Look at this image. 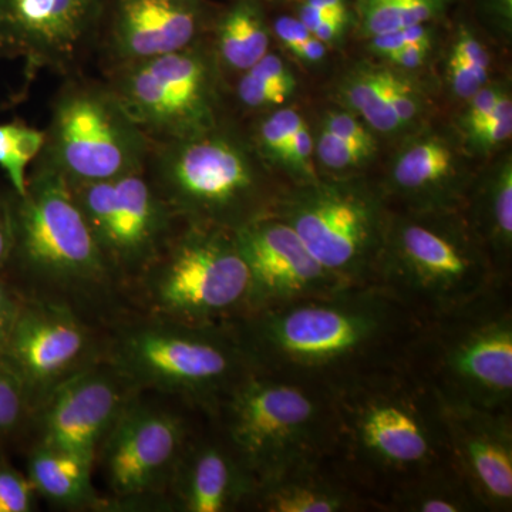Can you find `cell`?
<instances>
[{"instance_id": "obj_14", "label": "cell", "mask_w": 512, "mask_h": 512, "mask_svg": "<svg viewBox=\"0 0 512 512\" xmlns=\"http://www.w3.org/2000/svg\"><path fill=\"white\" fill-rule=\"evenodd\" d=\"M107 0H0V57L22 60L29 80L83 72Z\"/></svg>"}, {"instance_id": "obj_22", "label": "cell", "mask_w": 512, "mask_h": 512, "mask_svg": "<svg viewBox=\"0 0 512 512\" xmlns=\"http://www.w3.org/2000/svg\"><path fill=\"white\" fill-rule=\"evenodd\" d=\"M248 503L266 512H345L356 497L346 485L323 473L320 463L292 468L258 484Z\"/></svg>"}, {"instance_id": "obj_52", "label": "cell", "mask_w": 512, "mask_h": 512, "mask_svg": "<svg viewBox=\"0 0 512 512\" xmlns=\"http://www.w3.org/2000/svg\"><path fill=\"white\" fill-rule=\"evenodd\" d=\"M329 18H339V16L329 15V13L323 12V10L315 8V6L309 5L306 2H303L302 8L299 9V20L311 33L318 28L320 23L325 22Z\"/></svg>"}, {"instance_id": "obj_5", "label": "cell", "mask_w": 512, "mask_h": 512, "mask_svg": "<svg viewBox=\"0 0 512 512\" xmlns=\"http://www.w3.org/2000/svg\"><path fill=\"white\" fill-rule=\"evenodd\" d=\"M404 362L437 396L511 409L512 315L503 288L456 311L420 319Z\"/></svg>"}, {"instance_id": "obj_45", "label": "cell", "mask_w": 512, "mask_h": 512, "mask_svg": "<svg viewBox=\"0 0 512 512\" xmlns=\"http://www.w3.org/2000/svg\"><path fill=\"white\" fill-rule=\"evenodd\" d=\"M453 55L460 57L463 62L470 64L478 72L488 74L490 57L480 43L474 37L463 35L454 46Z\"/></svg>"}, {"instance_id": "obj_30", "label": "cell", "mask_w": 512, "mask_h": 512, "mask_svg": "<svg viewBox=\"0 0 512 512\" xmlns=\"http://www.w3.org/2000/svg\"><path fill=\"white\" fill-rule=\"evenodd\" d=\"M490 238L498 248L507 249L512 242V170L505 165L495 181L488 201Z\"/></svg>"}, {"instance_id": "obj_36", "label": "cell", "mask_w": 512, "mask_h": 512, "mask_svg": "<svg viewBox=\"0 0 512 512\" xmlns=\"http://www.w3.org/2000/svg\"><path fill=\"white\" fill-rule=\"evenodd\" d=\"M512 133V103L510 97L501 94L493 113L487 121L478 128L473 137L484 146H497L511 137Z\"/></svg>"}, {"instance_id": "obj_41", "label": "cell", "mask_w": 512, "mask_h": 512, "mask_svg": "<svg viewBox=\"0 0 512 512\" xmlns=\"http://www.w3.org/2000/svg\"><path fill=\"white\" fill-rule=\"evenodd\" d=\"M325 130L343 138V140L350 141V143L359 144V146L369 148V150H375V141H373L372 134L359 121L349 116V114H332L329 117L328 123H326Z\"/></svg>"}, {"instance_id": "obj_25", "label": "cell", "mask_w": 512, "mask_h": 512, "mask_svg": "<svg viewBox=\"0 0 512 512\" xmlns=\"http://www.w3.org/2000/svg\"><path fill=\"white\" fill-rule=\"evenodd\" d=\"M389 500V507L394 511H484L453 466L430 471L399 485L390 491Z\"/></svg>"}, {"instance_id": "obj_32", "label": "cell", "mask_w": 512, "mask_h": 512, "mask_svg": "<svg viewBox=\"0 0 512 512\" xmlns=\"http://www.w3.org/2000/svg\"><path fill=\"white\" fill-rule=\"evenodd\" d=\"M235 96L244 109L264 110L266 107L285 103L291 93L247 70L238 76L235 83Z\"/></svg>"}, {"instance_id": "obj_47", "label": "cell", "mask_w": 512, "mask_h": 512, "mask_svg": "<svg viewBox=\"0 0 512 512\" xmlns=\"http://www.w3.org/2000/svg\"><path fill=\"white\" fill-rule=\"evenodd\" d=\"M437 10V0H400L402 26L423 25L433 18Z\"/></svg>"}, {"instance_id": "obj_15", "label": "cell", "mask_w": 512, "mask_h": 512, "mask_svg": "<svg viewBox=\"0 0 512 512\" xmlns=\"http://www.w3.org/2000/svg\"><path fill=\"white\" fill-rule=\"evenodd\" d=\"M185 447L180 417L130 402L101 443L96 461L117 503H140L167 490Z\"/></svg>"}, {"instance_id": "obj_46", "label": "cell", "mask_w": 512, "mask_h": 512, "mask_svg": "<svg viewBox=\"0 0 512 512\" xmlns=\"http://www.w3.org/2000/svg\"><path fill=\"white\" fill-rule=\"evenodd\" d=\"M274 32L275 36L278 37L291 52L312 36V33L303 25L301 20L286 18V16L275 20Z\"/></svg>"}, {"instance_id": "obj_9", "label": "cell", "mask_w": 512, "mask_h": 512, "mask_svg": "<svg viewBox=\"0 0 512 512\" xmlns=\"http://www.w3.org/2000/svg\"><path fill=\"white\" fill-rule=\"evenodd\" d=\"M151 140L103 77H63L50 103L45 144L32 167L67 184L97 183L146 170Z\"/></svg>"}, {"instance_id": "obj_8", "label": "cell", "mask_w": 512, "mask_h": 512, "mask_svg": "<svg viewBox=\"0 0 512 512\" xmlns=\"http://www.w3.org/2000/svg\"><path fill=\"white\" fill-rule=\"evenodd\" d=\"M134 284L154 318L214 326L249 313L251 274L229 229L181 225Z\"/></svg>"}, {"instance_id": "obj_16", "label": "cell", "mask_w": 512, "mask_h": 512, "mask_svg": "<svg viewBox=\"0 0 512 512\" xmlns=\"http://www.w3.org/2000/svg\"><path fill=\"white\" fill-rule=\"evenodd\" d=\"M94 350L73 306L25 296L2 359L25 384L35 414L60 383L96 363Z\"/></svg>"}, {"instance_id": "obj_21", "label": "cell", "mask_w": 512, "mask_h": 512, "mask_svg": "<svg viewBox=\"0 0 512 512\" xmlns=\"http://www.w3.org/2000/svg\"><path fill=\"white\" fill-rule=\"evenodd\" d=\"M168 490L185 512H227L248 504L255 483L231 448L197 443L185 447Z\"/></svg>"}, {"instance_id": "obj_13", "label": "cell", "mask_w": 512, "mask_h": 512, "mask_svg": "<svg viewBox=\"0 0 512 512\" xmlns=\"http://www.w3.org/2000/svg\"><path fill=\"white\" fill-rule=\"evenodd\" d=\"M320 265L346 285H366L384 239L382 211L372 195L345 187L302 192L281 210Z\"/></svg>"}, {"instance_id": "obj_10", "label": "cell", "mask_w": 512, "mask_h": 512, "mask_svg": "<svg viewBox=\"0 0 512 512\" xmlns=\"http://www.w3.org/2000/svg\"><path fill=\"white\" fill-rule=\"evenodd\" d=\"M370 284L402 302L417 318L456 311L497 288L483 256L454 229L429 221L400 222L384 234Z\"/></svg>"}, {"instance_id": "obj_17", "label": "cell", "mask_w": 512, "mask_h": 512, "mask_svg": "<svg viewBox=\"0 0 512 512\" xmlns=\"http://www.w3.org/2000/svg\"><path fill=\"white\" fill-rule=\"evenodd\" d=\"M134 387L110 363L84 367L60 383L37 407V440L96 463L101 443L131 402Z\"/></svg>"}, {"instance_id": "obj_53", "label": "cell", "mask_w": 512, "mask_h": 512, "mask_svg": "<svg viewBox=\"0 0 512 512\" xmlns=\"http://www.w3.org/2000/svg\"><path fill=\"white\" fill-rule=\"evenodd\" d=\"M406 45H421L430 47V33L423 25H413L403 28Z\"/></svg>"}, {"instance_id": "obj_38", "label": "cell", "mask_w": 512, "mask_h": 512, "mask_svg": "<svg viewBox=\"0 0 512 512\" xmlns=\"http://www.w3.org/2000/svg\"><path fill=\"white\" fill-rule=\"evenodd\" d=\"M25 295L5 275H0V359L18 319Z\"/></svg>"}, {"instance_id": "obj_20", "label": "cell", "mask_w": 512, "mask_h": 512, "mask_svg": "<svg viewBox=\"0 0 512 512\" xmlns=\"http://www.w3.org/2000/svg\"><path fill=\"white\" fill-rule=\"evenodd\" d=\"M251 274L249 313L350 286L326 271L274 212L235 231Z\"/></svg>"}, {"instance_id": "obj_37", "label": "cell", "mask_w": 512, "mask_h": 512, "mask_svg": "<svg viewBox=\"0 0 512 512\" xmlns=\"http://www.w3.org/2000/svg\"><path fill=\"white\" fill-rule=\"evenodd\" d=\"M380 76H382L384 96L389 101L397 120L400 124L409 123L419 109L413 90L410 89L409 84L386 70H382Z\"/></svg>"}, {"instance_id": "obj_26", "label": "cell", "mask_w": 512, "mask_h": 512, "mask_svg": "<svg viewBox=\"0 0 512 512\" xmlns=\"http://www.w3.org/2000/svg\"><path fill=\"white\" fill-rule=\"evenodd\" d=\"M43 144L45 130L29 126L22 120L0 123V170L16 194H25L29 168L35 163Z\"/></svg>"}, {"instance_id": "obj_1", "label": "cell", "mask_w": 512, "mask_h": 512, "mask_svg": "<svg viewBox=\"0 0 512 512\" xmlns=\"http://www.w3.org/2000/svg\"><path fill=\"white\" fill-rule=\"evenodd\" d=\"M420 318L379 285H350L232 322L256 370L326 387L403 359Z\"/></svg>"}, {"instance_id": "obj_18", "label": "cell", "mask_w": 512, "mask_h": 512, "mask_svg": "<svg viewBox=\"0 0 512 512\" xmlns=\"http://www.w3.org/2000/svg\"><path fill=\"white\" fill-rule=\"evenodd\" d=\"M204 29L197 0H107L93 53L106 73L190 49Z\"/></svg>"}, {"instance_id": "obj_42", "label": "cell", "mask_w": 512, "mask_h": 512, "mask_svg": "<svg viewBox=\"0 0 512 512\" xmlns=\"http://www.w3.org/2000/svg\"><path fill=\"white\" fill-rule=\"evenodd\" d=\"M312 151L313 141L311 133H309L306 124H303L293 134L291 140L286 143V146L282 148L281 153L276 158L293 164V167L299 168V170L306 171L309 167V161H311Z\"/></svg>"}, {"instance_id": "obj_34", "label": "cell", "mask_w": 512, "mask_h": 512, "mask_svg": "<svg viewBox=\"0 0 512 512\" xmlns=\"http://www.w3.org/2000/svg\"><path fill=\"white\" fill-rule=\"evenodd\" d=\"M372 153L373 150L343 140L328 130H323L320 134L318 156L320 161L332 170L356 167Z\"/></svg>"}, {"instance_id": "obj_29", "label": "cell", "mask_w": 512, "mask_h": 512, "mask_svg": "<svg viewBox=\"0 0 512 512\" xmlns=\"http://www.w3.org/2000/svg\"><path fill=\"white\" fill-rule=\"evenodd\" d=\"M348 97L350 104L376 130L389 133L402 126L384 96L380 72L360 74L350 83Z\"/></svg>"}, {"instance_id": "obj_23", "label": "cell", "mask_w": 512, "mask_h": 512, "mask_svg": "<svg viewBox=\"0 0 512 512\" xmlns=\"http://www.w3.org/2000/svg\"><path fill=\"white\" fill-rule=\"evenodd\" d=\"M93 464L83 458L35 443L29 454L28 478L36 494L60 507H97Z\"/></svg>"}, {"instance_id": "obj_27", "label": "cell", "mask_w": 512, "mask_h": 512, "mask_svg": "<svg viewBox=\"0 0 512 512\" xmlns=\"http://www.w3.org/2000/svg\"><path fill=\"white\" fill-rule=\"evenodd\" d=\"M453 168V156L439 141H426L407 150L394 167V181L404 191H426L440 184Z\"/></svg>"}, {"instance_id": "obj_39", "label": "cell", "mask_w": 512, "mask_h": 512, "mask_svg": "<svg viewBox=\"0 0 512 512\" xmlns=\"http://www.w3.org/2000/svg\"><path fill=\"white\" fill-rule=\"evenodd\" d=\"M487 77L488 74L478 72L470 64L463 62L460 57L451 55L450 80L457 96L463 97V99H471L478 90L483 89Z\"/></svg>"}, {"instance_id": "obj_12", "label": "cell", "mask_w": 512, "mask_h": 512, "mask_svg": "<svg viewBox=\"0 0 512 512\" xmlns=\"http://www.w3.org/2000/svg\"><path fill=\"white\" fill-rule=\"evenodd\" d=\"M69 187L119 282H136L184 224L146 171Z\"/></svg>"}, {"instance_id": "obj_28", "label": "cell", "mask_w": 512, "mask_h": 512, "mask_svg": "<svg viewBox=\"0 0 512 512\" xmlns=\"http://www.w3.org/2000/svg\"><path fill=\"white\" fill-rule=\"evenodd\" d=\"M33 407L25 384L0 359V444L15 440L32 423Z\"/></svg>"}, {"instance_id": "obj_43", "label": "cell", "mask_w": 512, "mask_h": 512, "mask_svg": "<svg viewBox=\"0 0 512 512\" xmlns=\"http://www.w3.org/2000/svg\"><path fill=\"white\" fill-rule=\"evenodd\" d=\"M248 70L264 77L268 82L282 87L286 92L292 93L293 87H295V79H293L288 67L285 66V63L278 56L271 55V53H266L258 63H255Z\"/></svg>"}, {"instance_id": "obj_48", "label": "cell", "mask_w": 512, "mask_h": 512, "mask_svg": "<svg viewBox=\"0 0 512 512\" xmlns=\"http://www.w3.org/2000/svg\"><path fill=\"white\" fill-rule=\"evenodd\" d=\"M427 50H429L427 46L406 45L399 52L390 56V60L393 63L399 64V66L406 67V69H416L426 59Z\"/></svg>"}, {"instance_id": "obj_2", "label": "cell", "mask_w": 512, "mask_h": 512, "mask_svg": "<svg viewBox=\"0 0 512 512\" xmlns=\"http://www.w3.org/2000/svg\"><path fill=\"white\" fill-rule=\"evenodd\" d=\"M325 389L332 409V453H340L356 477L392 491L453 466L439 399L404 359Z\"/></svg>"}, {"instance_id": "obj_4", "label": "cell", "mask_w": 512, "mask_h": 512, "mask_svg": "<svg viewBox=\"0 0 512 512\" xmlns=\"http://www.w3.org/2000/svg\"><path fill=\"white\" fill-rule=\"evenodd\" d=\"M220 406L227 446L255 487L332 453V409L320 384L254 370Z\"/></svg>"}, {"instance_id": "obj_44", "label": "cell", "mask_w": 512, "mask_h": 512, "mask_svg": "<svg viewBox=\"0 0 512 512\" xmlns=\"http://www.w3.org/2000/svg\"><path fill=\"white\" fill-rule=\"evenodd\" d=\"M501 94L493 89H480L471 97V106L467 113V126L471 133H476L493 113L495 104Z\"/></svg>"}, {"instance_id": "obj_50", "label": "cell", "mask_w": 512, "mask_h": 512, "mask_svg": "<svg viewBox=\"0 0 512 512\" xmlns=\"http://www.w3.org/2000/svg\"><path fill=\"white\" fill-rule=\"evenodd\" d=\"M293 53L301 57L302 60H306V62H319L320 59L325 57V43L311 36L308 40H305L302 45L296 47Z\"/></svg>"}, {"instance_id": "obj_24", "label": "cell", "mask_w": 512, "mask_h": 512, "mask_svg": "<svg viewBox=\"0 0 512 512\" xmlns=\"http://www.w3.org/2000/svg\"><path fill=\"white\" fill-rule=\"evenodd\" d=\"M211 52L220 70L241 74L269 49L264 13L256 0H237L214 23Z\"/></svg>"}, {"instance_id": "obj_11", "label": "cell", "mask_w": 512, "mask_h": 512, "mask_svg": "<svg viewBox=\"0 0 512 512\" xmlns=\"http://www.w3.org/2000/svg\"><path fill=\"white\" fill-rule=\"evenodd\" d=\"M218 74L204 43L101 73L153 143L200 134L218 120Z\"/></svg>"}, {"instance_id": "obj_7", "label": "cell", "mask_w": 512, "mask_h": 512, "mask_svg": "<svg viewBox=\"0 0 512 512\" xmlns=\"http://www.w3.org/2000/svg\"><path fill=\"white\" fill-rule=\"evenodd\" d=\"M109 363L134 389H156L205 406L220 404L256 370L232 323L197 326L154 316L121 330Z\"/></svg>"}, {"instance_id": "obj_54", "label": "cell", "mask_w": 512, "mask_h": 512, "mask_svg": "<svg viewBox=\"0 0 512 512\" xmlns=\"http://www.w3.org/2000/svg\"><path fill=\"white\" fill-rule=\"evenodd\" d=\"M309 5L315 6L323 12L329 13L332 16H339V18H346L345 0H305Z\"/></svg>"}, {"instance_id": "obj_19", "label": "cell", "mask_w": 512, "mask_h": 512, "mask_svg": "<svg viewBox=\"0 0 512 512\" xmlns=\"http://www.w3.org/2000/svg\"><path fill=\"white\" fill-rule=\"evenodd\" d=\"M437 399L451 464L484 511H511V409Z\"/></svg>"}, {"instance_id": "obj_51", "label": "cell", "mask_w": 512, "mask_h": 512, "mask_svg": "<svg viewBox=\"0 0 512 512\" xmlns=\"http://www.w3.org/2000/svg\"><path fill=\"white\" fill-rule=\"evenodd\" d=\"M346 18H329L320 23L318 28L313 30L312 36L322 43H329L335 40L345 26Z\"/></svg>"}, {"instance_id": "obj_33", "label": "cell", "mask_w": 512, "mask_h": 512, "mask_svg": "<svg viewBox=\"0 0 512 512\" xmlns=\"http://www.w3.org/2000/svg\"><path fill=\"white\" fill-rule=\"evenodd\" d=\"M36 491L28 476L0 458V512H29L35 507Z\"/></svg>"}, {"instance_id": "obj_31", "label": "cell", "mask_w": 512, "mask_h": 512, "mask_svg": "<svg viewBox=\"0 0 512 512\" xmlns=\"http://www.w3.org/2000/svg\"><path fill=\"white\" fill-rule=\"evenodd\" d=\"M303 124L305 121L296 111L288 109L275 111L259 123L256 128L255 144L265 154L276 158Z\"/></svg>"}, {"instance_id": "obj_35", "label": "cell", "mask_w": 512, "mask_h": 512, "mask_svg": "<svg viewBox=\"0 0 512 512\" xmlns=\"http://www.w3.org/2000/svg\"><path fill=\"white\" fill-rule=\"evenodd\" d=\"M363 26L372 37L403 29L400 0H365Z\"/></svg>"}, {"instance_id": "obj_49", "label": "cell", "mask_w": 512, "mask_h": 512, "mask_svg": "<svg viewBox=\"0 0 512 512\" xmlns=\"http://www.w3.org/2000/svg\"><path fill=\"white\" fill-rule=\"evenodd\" d=\"M403 46H406V40H404L402 29L373 37V47H375V50L387 57L399 52Z\"/></svg>"}, {"instance_id": "obj_40", "label": "cell", "mask_w": 512, "mask_h": 512, "mask_svg": "<svg viewBox=\"0 0 512 512\" xmlns=\"http://www.w3.org/2000/svg\"><path fill=\"white\" fill-rule=\"evenodd\" d=\"M13 242V190L0 185V275H5Z\"/></svg>"}, {"instance_id": "obj_6", "label": "cell", "mask_w": 512, "mask_h": 512, "mask_svg": "<svg viewBox=\"0 0 512 512\" xmlns=\"http://www.w3.org/2000/svg\"><path fill=\"white\" fill-rule=\"evenodd\" d=\"M251 151L218 123L195 136L151 141L144 171L184 224L235 232L271 212Z\"/></svg>"}, {"instance_id": "obj_3", "label": "cell", "mask_w": 512, "mask_h": 512, "mask_svg": "<svg viewBox=\"0 0 512 512\" xmlns=\"http://www.w3.org/2000/svg\"><path fill=\"white\" fill-rule=\"evenodd\" d=\"M6 278L26 298L67 303L119 284L69 184L30 167L25 194L13 191V242Z\"/></svg>"}]
</instances>
